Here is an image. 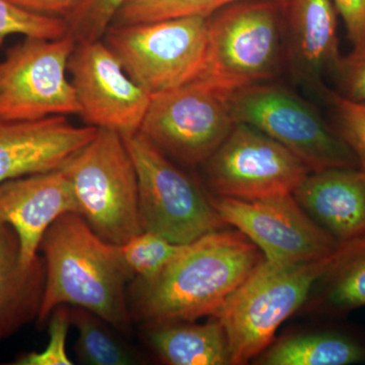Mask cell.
I'll return each mask as SVG.
<instances>
[{"label": "cell", "mask_w": 365, "mask_h": 365, "mask_svg": "<svg viewBox=\"0 0 365 365\" xmlns=\"http://www.w3.org/2000/svg\"><path fill=\"white\" fill-rule=\"evenodd\" d=\"M264 261L239 230L203 235L155 277L130 281L132 319L145 327L212 317Z\"/></svg>", "instance_id": "6da1fadb"}, {"label": "cell", "mask_w": 365, "mask_h": 365, "mask_svg": "<svg viewBox=\"0 0 365 365\" xmlns=\"http://www.w3.org/2000/svg\"><path fill=\"white\" fill-rule=\"evenodd\" d=\"M40 252L46 280L38 326L47 325L57 307L68 306L88 309L119 333L131 332L132 275L120 246L101 239L79 213L68 212L48 228Z\"/></svg>", "instance_id": "7a4b0ae2"}, {"label": "cell", "mask_w": 365, "mask_h": 365, "mask_svg": "<svg viewBox=\"0 0 365 365\" xmlns=\"http://www.w3.org/2000/svg\"><path fill=\"white\" fill-rule=\"evenodd\" d=\"M299 264L264 261L212 317L225 329L232 364H246L272 343L285 319L306 304L317 281L339 257Z\"/></svg>", "instance_id": "3957f363"}, {"label": "cell", "mask_w": 365, "mask_h": 365, "mask_svg": "<svg viewBox=\"0 0 365 365\" xmlns=\"http://www.w3.org/2000/svg\"><path fill=\"white\" fill-rule=\"evenodd\" d=\"M282 69L277 0H242L208 16L205 58L195 79L232 93L274 81Z\"/></svg>", "instance_id": "277c9868"}, {"label": "cell", "mask_w": 365, "mask_h": 365, "mask_svg": "<svg viewBox=\"0 0 365 365\" xmlns=\"http://www.w3.org/2000/svg\"><path fill=\"white\" fill-rule=\"evenodd\" d=\"M61 170L71 182L79 215L101 239L121 246L143 232L138 180L123 136L98 129Z\"/></svg>", "instance_id": "5b68a950"}, {"label": "cell", "mask_w": 365, "mask_h": 365, "mask_svg": "<svg viewBox=\"0 0 365 365\" xmlns=\"http://www.w3.org/2000/svg\"><path fill=\"white\" fill-rule=\"evenodd\" d=\"M235 121L248 124L284 146L311 172L359 168L356 157L321 113L274 81L230 93Z\"/></svg>", "instance_id": "8992f818"}, {"label": "cell", "mask_w": 365, "mask_h": 365, "mask_svg": "<svg viewBox=\"0 0 365 365\" xmlns=\"http://www.w3.org/2000/svg\"><path fill=\"white\" fill-rule=\"evenodd\" d=\"M123 139L136 170L143 230L187 245L227 225L207 192L143 134Z\"/></svg>", "instance_id": "52a82bcc"}, {"label": "cell", "mask_w": 365, "mask_h": 365, "mask_svg": "<svg viewBox=\"0 0 365 365\" xmlns=\"http://www.w3.org/2000/svg\"><path fill=\"white\" fill-rule=\"evenodd\" d=\"M207 20L185 16L137 24H111L103 41L132 81L150 96L194 81L200 73Z\"/></svg>", "instance_id": "ba28073f"}, {"label": "cell", "mask_w": 365, "mask_h": 365, "mask_svg": "<svg viewBox=\"0 0 365 365\" xmlns=\"http://www.w3.org/2000/svg\"><path fill=\"white\" fill-rule=\"evenodd\" d=\"M228 98L230 93L194 79L151 96L138 132L170 160L203 165L237 123Z\"/></svg>", "instance_id": "9c48e42d"}, {"label": "cell", "mask_w": 365, "mask_h": 365, "mask_svg": "<svg viewBox=\"0 0 365 365\" xmlns=\"http://www.w3.org/2000/svg\"><path fill=\"white\" fill-rule=\"evenodd\" d=\"M76 41L25 38L0 60V121L78 115L68 61Z\"/></svg>", "instance_id": "30bf717a"}, {"label": "cell", "mask_w": 365, "mask_h": 365, "mask_svg": "<svg viewBox=\"0 0 365 365\" xmlns=\"http://www.w3.org/2000/svg\"><path fill=\"white\" fill-rule=\"evenodd\" d=\"M201 167L212 196L242 200L294 194L312 173L284 146L241 122Z\"/></svg>", "instance_id": "8fae6325"}, {"label": "cell", "mask_w": 365, "mask_h": 365, "mask_svg": "<svg viewBox=\"0 0 365 365\" xmlns=\"http://www.w3.org/2000/svg\"><path fill=\"white\" fill-rule=\"evenodd\" d=\"M210 197L222 222L246 235L271 263L321 260L341 246L307 215L292 194L259 200Z\"/></svg>", "instance_id": "7c38bea8"}, {"label": "cell", "mask_w": 365, "mask_h": 365, "mask_svg": "<svg viewBox=\"0 0 365 365\" xmlns=\"http://www.w3.org/2000/svg\"><path fill=\"white\" fill-rule=\"evenodd\" d=\"M67 68L86 125L122 136L139 131L151 96L132 81L103 39L76 42Z\"/></svg>", "instance_id": "4fadbf2b"}, {"label": "cell", "mask_w": 365, "mask_h": 365, "mask_svg": "<svg viewBox=\"0 0 365 365\" xmlns=\"http://www.w3.org/2000/svg\"><path fill=\"white\" fill-rule=\"evenodd\" d=\"M284 69L299 85L325 93L323 79L335 73L341 55L333 0H277Z\"/></svg>", "instance_id": "5bb4252c"}, {"label": "cell", "mask_w": 365, "mask_h": 365, "mask_svg": "<svg viewBox=\"0 0 365 365\" xmlns=\"http://www.w3.org/2000/svg\"><path fill=\"white\" fill-rule=\"evenodd\" d=\"M97 132L63 115L0 121V182L61 169Z\"/></svg>", "instance_id": "9a60e30c"}, {"label": "cell", "mask_w": 365, "mask_h": 365, "mask_svg": "<svg viewBox=\"0 0 365 365\" xmlns=\"http://www.w3.org/2000/svg\"><path fill=\"white\" fill-rule=\"evenodd\" d=\"M79 213L68 177L61 169L0 182V218L16 230L21 259L31 265L39 256L41 242L60 216Z\"/></svg>", "instance_id": "2e32d148"}, {"label": "cell", "mask_w": 365, "mask_h": 365, "mask_svg": "<svg viewBox=\"0 0 365 365\" xmlns=\"http://www.w3.org/2000/svg\"><path fill=\"white\" fill-rule=\"evenodd\" d=\"M295 200L339 244L365 239V172L359 168L309 173Z\"/></svg>", "instance_id": "e0dca14e"}, {"label": "cell", "mask_w": 365, "mask_h": 365, "mask_svg": "<svg viewBox=\"0 0 365 365\" xmlns=\"http://www.w3.org/2000/svg\"><path fill=\"white\" fill-rule=\"evenodd\" d=\"M45 280L43 257L26 265L18 234L0 218V343L37 321Z\"/></svg>", "instance_id": "ac0fdd59"}, {"label": "cell", "mask_w": 365, "mask_h": 365, "mask_svg": "<svg viewBox=\"0 0 365 365\" xmlns=\"http://www.w3.org/2000/svg\"><path fill=\"white\" fill-rule=\"evenodd\" d=\"M209 318L204 324L178 322L145 326L146 340L167 364H232L225 329L215 317Z\"/></svg>", "instance_id": "d6986e66"}, {"label": "cell", "mask_w": 365, "mask_h": 365, "mask_svg": "<svg viewBox=\"0 0 365 365\" xmlns=\"http://www.w3.org/2000/svg\"><path fill=\"white\" fill-rule=\"evenodd\" d=\"M264 365H349L365 360V346L336 332L297 334L269 346L256 357Z\"/></svg>", "instance_id": "ffe728a7"}, {"label": "cell", "mask_w": 365, "mask_h": 365, "mask_svg": "<svg viewBox=\"0 0 365 365\" xmlns=\"http://www.w3.org/2000/svg\"><path fill=\"white\" fill-rule=\"evenodd\" d=\"M311 304L342 314L365 307V239L342 244L339 257L312 289Z\"/></svg>", "instance_id": "44dd1931"}, {"label": "cell", "mask_w": 365, "mask_h": 365, "mask_svg": "<svg viewBox=\"0 0 365 365\" xmlns=\"http://www.w3.org/2000/svg\"><path fill=\"white\" fill-rule=\"evenodd\" d=\"M71 323L78 331L76 354L79 364L88 365H134L138 353L117 335L105 319L83 307H69Z\"/></svg>", "instance_id": "7402d4cb"}, {"label": "cell", "mask_w": 365, "mask_h": 365, "mask_svg": "<svg viewBox=\"0 0 365 365\" xmlns=\"http://www.w3.org/2000/svg\"><path fill=\"white\" fill-rule=\"evenodd\" d=\"M242 0H125L112 24L148 23L185 18H208L223 7Z\"/></svg>", "instance_id": "603a6c76"}, {"label": "cell", "mask_w": 365, "mask_h": 365, "mask_svg": "<svg viewBox=\"0 0 365 365\" xmlns=\"http://www.w3.org/2000/svg\"><path fill=\"white\" fill-rule=\"evenodd\" d=\"M188 245V244H187ZM151 232H141L120 246L132 280L155 277L186 249Z\"/></svg>", "instance_id": "cb8c5ba5"}, {"label": "cell", "mask_w": 365, "mask_h": 365, "mask_svg": "<svg viewBox=\"0 0 365 365\" xmlns=\"http://www.w3.org/2000/svg\"><path fill=\"white\" fill-rule=\"evenodd\" d=\"M67 34L68 26L63 19L30 13L9 0H0V47L7 38L14 35L60 39Z\"/></svg>", "instance_id": "d4e9b609"}, {"label": "cell", "mask_w": 365, "mask_h": 365, "mask_svg": "<svg viewBox=\"0 0 365 365\" xmlns=\"http://www.w3.org/2000/svg\"><path fill=\"white\" fill-rule=\"evenodd\" d=\"M125 0H86L66 20L76 42L102 40Z\"/></svg>", "instance_id": "484cf974"}, {"label": "cell", "mask_w": 365, "mask_h": 365, "mask_svg": "<svg viewBox=\"0 0 365 365\" xmlns=\"http://www.w3.org/2000/svg\"><path fill=\"white\" fill-rule=\"evenodd\" d=\"M325 93L335 111L338 133L351 148L359 169L365 172V102L349 100L334 91Z\"/></svg>", "instance_id": "4316f807"}, {"label": "cell", "mask_w": 365, "mask_h": 365, "mask_svg": "<svg viewBox=\"0 0 365 365\" xmlns=\"http://www.w3.org/2000/svg\"><path fill=\"white\" fill-rule=\"evenodd\" d=\"M49 342L44 350L21 354L14 364L16 365H71L66 351V340L71 327V309L68 306L57 307L47 322Z\"/></svg>", "instance_id": "83f0119b"}, {"label": "cell", "mask_w": 365, "mask_h": 365, "mask_svg": "<svg viewBox=\"0 0 365 365\" xmlns=\"http://www.w3.org/2000/svg\"><path fill=\"white\" fill-rule=\"evenodd\" d=\"M353 50L341 57L335 74L343 97L365 102V37L355 43Z\"/></svg>", "instance_id": "f1b7e54d"}, {"label": "cell", "mask_w": 365, "mask_h": 365, "mask_svg": "<svg viewBox=\"0 0 365 365\" xmlns=\"http://www.w3.org/2000/svg\"><path fill=\"white\" fill-rule=\"evenodd\" d=\"M344 21L348 39L353 44L365 37V0H333Z\"/></svg>", "instance_id": "f546056e"}, {"label": "cell", "mask_w": 365, "mask_h": 365, "mask_svg": "<svg viewBox=\"0 0 365 365\" xmlns=\"http://www.w3.org/2000/svg\"><path fill=\"white\" fill-rule=\"evenodd\" d=\"M30 13L67 20L86 0H9Z\"/></svg>", "instance_id": "4dcf8cb0"}]
</instances>
